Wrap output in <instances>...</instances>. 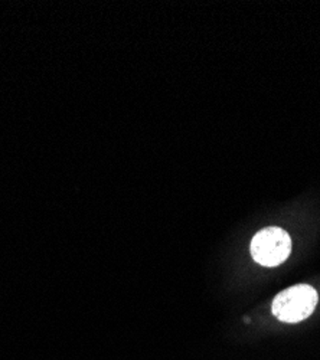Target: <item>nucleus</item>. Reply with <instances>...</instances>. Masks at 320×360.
I'll return each instance as SVG.
<instances>
[{
  "instance_id": "nucleus-1",
  "label": "nucleus",
  "mask_w": 320,
  "mask_h": 360,
  "mask_svg": "<svg viewBox=\"0 0 320 360\" xmlns=\"http://www.w3.org/2000/svg\"><path fill=\"white\" fill-rule=\"evenodd\" d=\"M317 302V292L312 285L297 284L281 291L274 298L271 311L280 321L299 323L313 314Z\"/></svg>"
},
{
  "instance_id": "nucleus-2",
  "label": "nucleus",
  "mask_w": 320,
  "mask_h": 360,
  "mask_svg": "<svg viewBox=\"0 0 320 360\" xmlns=\"http://www.w3.org/2000/svg\"><path fill=\"white\" fill-rule=\"evenodd\" d=\"M292 252L290 235L277 226L261 229L251 243V255L263 266H277L283 264Z\"/></svg>"
}]
</instances>
